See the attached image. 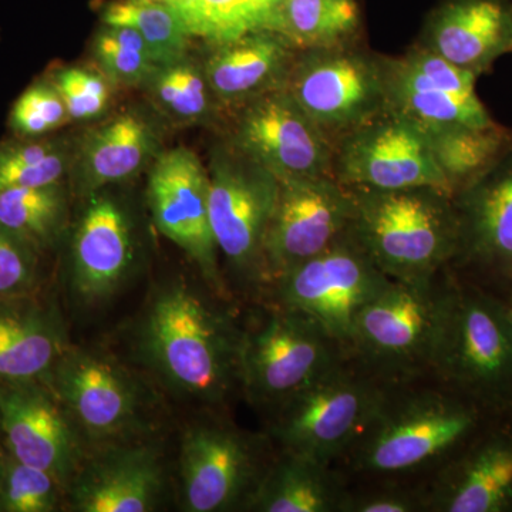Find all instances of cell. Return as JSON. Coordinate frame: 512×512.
<instances>
[{"instance_id": "cell-44", "label": "cell", "mask_w": 512, "mask_h": 512, "mask_svg": "<svg viewBox=\"0 0 512 512\" xmlns=\"http://www.w3.org/2000/svg\"><path fill=\"white\" fill-rule=\"evenodd\" d=\"M508 416H510V417H511V419H512V409H511V412H510V413H508Z\"/></svg>"}, {"instance_id": "cell-15", "label": "cell", "mask_w": 512, "mask_h": 512, "mask_svg": "<svg viewBox=\"0 0 512 512\" xmlns=\"http://www.w3.org/2000/svg\"><path fill=\"white\" fill-rule=\"evenodd\" d=\"M387 110L423 130L487 126L494 119L478 97V77L416 45L402 56L384 57Z\"/></svg>"}, {"instance_id": "cell-6", "label": "cell", "mask_w": 512, "mask_h": 512, "mask_svg": "<svg viewBox=\"0 0 512 512\" xmlns=\"http://www.w3.org/2000/svg\"><path fill=\"white\" fill-rule=\"evenodd\" d=\"M392 384L350 356L279 407L276 436L288 453L328 464L345 460Z\"/></svg>"}, {"instance_id": "cell-3", "label": "cell", "mask_w": 512, "mask_h": 512, "mask_svg": "<svg viewBox=\"0 0 512 512\" xmlns=\"http://www.w3.org/2000/svg\"><path fill=\"white\" fill-rule=\"evenodd\" d=\"M456 288L451 268L426 281H392L357 316L349 355L387 383L431 376Z\"/></svg>"}, {"instance_id": "cell-38", "label": "cell", "mask_w": 512, "mask_h": 512, "mask_svg": "<svg viewBox=\"0 0 512 512\" xmlns=\"http://www.w3.org/2000/svg\"><path fill=\"white\" fill-rule=\"evenodd\" d=\"M56 478L42 468L13 463L0 478L3 511L49 512L56 507Z\"/></svg>"}, {"instance_id": "cell-28", "label": "cell", "mask_w": 512, "mask_h": 512, "mask_svg": "<svg viewBox=\"0 0 512 512\" xmlns=\"http://www.w3.org/2000/svg\"><path fill=\"white\" fill-rule=\"evenodd\" d=\"M360 29L357 0H279L271 26L298 52L356 43Z\"/></svg>"}, {"instance_id": "cell-30", "label": "cell", "mask_w": 512, "mask_h": 512, "mask_svg": "<svg viewBox=\"0 0 512 512\" xmlns=\"http://www.w3.org/2000/svg\"><path fill=\"white\" fill-rule=\"evenodd\" d=\"M191 37L210 45L271 30L279 0H168Z\"/></svg>"}, {"instance_id": "cell-35", "label": "cell", "mask_w": 512, "mask_h": 512, "mask_svg": "<svg viewBox=\"0 0 512 512\" xmlns=\"http://www.w3.org/2000/svg\"><path fill=\"white\" fill-rule=\"evenodd\" d=\"M96 66L116 87L146 86L160 64L136 30L101 23L93 40Z\"/></svg>"}, {"instance_id": "cell-21", "label": "cell", "mask_w": 512, "mask_h": 512, "mask_svg": "<svg viewBox=\"0 0 512 512\" xmlns=\"http://www.w3.org/2000/svg\"><path fill=\"white\" fill-rule=\"evenodd\" d=\"M211 46L205 76L218 104L234 110L285 87L299 53L268 29Z\"/></svg>"}, {"instance_id": "cell-40", "label": "cell", "mask_w": 512, "mask_h": 512, "mask_svg": "<svg viewBox=\"0 0 512 512\" xmlns=\"http://www.w3.org/2000/svg\"><path fill=\"white\" fill-rule=\"evenodd\" d=\"M426 511L424 490L384 487L349 490L343 512H416Z\"/></svg>"}, {"instance_id": "cell-13", "label": "cell", "mask_w": 512, "mask_h": 512, "mask_svg": "<svg viewBox=\"0 0 512 512\" xmlns=\"http://www.w3.org/2000/svg\"><path fill=\"white\" fill-rule=\"evenodd\" d=\"M453 202L458 247L451 271L503 296L512 286V147Z\"/></svg>"}, {"instance_id": "cell-5", "label": "cell", "mask_w": 512, "mask_h": 512, "mask_svg": "<svg viewBox=\"0 0 512 512\" xmlns=\"http://www.w3.org/2000/svg\"><path fill=\"white\" fill-rule=\"evenodd\" d=\"M491 416L512 409V325L493 292L456 275L431 376Z\"/></svg>"}, {"instance_id": "cell-10", "label": "cell", "mask_w": 512, "mask_h": 512, "mask_svg": "<svg viewBox=\"0 0 512 512\" xmlns=\"http://www.w3.org/2000/svg\"><path fill=\"white\" fill-rule=\"evenodd\" d=\"M392 281L349 229L328 249L278 279L274 291L279 305L315 320L349 352L357 316Z\"/></svg>"}, {"instance_id": "cell-43", "label": "cell", "mask_w": 512, "mask_h": 512, "mask_svg": "<svg viewBox=\"0 0 512 512\" xmlns=\"http://www.w3.org/2000/svg\"><path fill=\"white\" fill-rule=\"evenodd\" d=\"M3 510V505H2V491H0V511Z\"/></svg>"}, {"instance_id": "cell-23", "label": "cell", "mask_w": 512, "mask_h": 512, "mask_svg": "<svg viewBox=\"0 0 512 512\" xmlns=\"http://www.w3.org/2000/svg\"><path fill=\"white\" fill-rule=\"evenodd\" d=\"M57 390L76 420L94 436L123 433L137 414L133 386L107 360L74 353L57 366Z\"/></svg>"}, {"instance_id": "cell-17", "label": "cell", "mask_w": 512, "mask_h": 512, "mask_svg": "<svg viewBox=\"0 0 512 512\" xmlns=\"http://www.w3.org/2000/svg\"><path fill=\"white\" fill-rule=\"evenodd\" d=\"M426 511L512 512V419L495 417L436 470Z\"/></svg>"}, {"instance_id": "cell-25", "label": "cell", "mask_w": 512, "mask_h": 512, "mask_svg": "<svg viewBox=\"0 0 512 512\" xmlns=\"http://www.w3.org/2000/svg\"><path fill=\"white\" fill-rule=\"evenodd\" d=\"M157 138L153 127L137 111H124L90 131L74 153L72 170L84 191L136 175L154 156Z\"/></svg>"}, {"instance_id": "cell-39", "label": "cell", "mask_w": 512, "mask_h": 512, "mask_svg": "<svg viewBox=\"0 0 512 512\" xmlns=\"http://www.w3.org/2000/svg\"><path fill=\"white\" fill-rule=\"evenodd\" d=\"M36 252L0 225V298H20L33 288Z\"/></svg>"}, {"instance_id": "cell-8", "label": "cell", "mask_w": 512, "mask_h": 512, "mask_svg": "<svg viewBox=\"0 0 512 512\" xmlns=\"http://www.w3.org/2000/svg\"><path fill=\"white\" fill-rule=\"evenodd\" d=\"M284 89L336 143L387 110L384 56L356 43L305 50Z\"/></svg>"}, {"instance_id": "cell-20", "label": "cell", "mask_w": 512, "mask_h": 512, "mask_svg": "<svg viewBox=\"0 0 512 512\" xmlns=\"http://www.w3.org/2000/svg\"><path fill=\"white\" fill-rule=\"evenodd\" d=\"M0 426L13 458L57 481L73 466L74 441L52 397L30 382L0 383Z\"/></svg>"}, {"instance_id": "cell-29", "label": "cell", "mask_w": 512, "mask_h": 512, "mask_svg": "<svg viewBox=\"0 0 512 512\" xmlns=\"http://www.w3.org/2000/svg\"><path fill=\"white\" fill-rule=\"evenodd\" d=\"M451 194L493 167L512 147V130L498 123L424 130Z\"/></svg>"}, {"instance_id": "cell-42", "label": "cell", "mask_w": 512, "mask_h": 512, "mask_svg": "<svg viewBox=\"0 0 512 512\" xmlns=\"http://www.w3.org/2000/svg\"><path fill=\"white\" fill-rule=\"evenodd\" d=\"M136 2H168V0H136Z\"/></svg>"}, {"instance_id": "cell-34", "label": "cell", "mask_w": 512, "mask_h": 512, "mask_svg": "<svg viewBox=\"0 0 512 512\" xmlns=\"http://www.w3.org/2000/svg\"><path fill=\"white\" fill-rule=\"evenodd\" d=\"M64 214L63 184L0 191V225L36 251L55 242Z\"/></svg>"}, {"instance_id": "cell-11", "label": "cell", "mask_w": 512, "mask_h": 512, "mask_svg": "<svg viewBox=\"0 0 512 512\" xmlns=\"http://www.w3.org/2000/svg\"><path fill=\"white\" fill-rule=\"evenodd\" d=\"M332 175L349 188L437 187L451 192L431 154L426 131L392 110L336 141Z\"/></svg>"}, {"instance_id": "cell-16", "label": "cell", "mask_w": 512, "mask_h": 512, "mask_svg": "<svg viewBox=\"0 0 512 512\" xmlns=\"http://www.w3.org/2000/svg\"><path fill=\"white\" fill-rule=\"evenodd\" d=\"M148 205L158 231L183 249L215 286L221 285L210 218V174L187 147L164 151L148 175Z\"/></svg>"}, {"instance_id": "cell-14", "label": "cell", "mask_w": 512, "mask_h": 512, "mask_svg": "<svg viewBox=\"0 0 512 512\" xmlns=\"http://www.w3.org/2000/svg\"><path fill=\"white\" fill-rule=\"evenodd\" d=\"M235 111L229 141L279 181L333 177L335 141L306 116L284 87Z\"/></svg>"}, {"instance_id": "cell-36", "label": "cell", "mask_w": 512, "mask_h": 512, "mask_svg": "<svg viewBox=\"0 0 512 512\" xmlns=\"http://www.w3.org/2000/svg\"><path fill=\"white\" fill-rule=\"evenodd\" d=\"M70 121L55 84L43 76L20 93L10 109L8 124L15 138H39L52 136Z\"/></svg>"}, {"instance_id": "cell-7", "label": "cell", "mask_w": 512, "mask_h": 512, "mask_svg": "<svg viewBox=\"0 0 512 512\" xmlns=\"http://www.w3.org/2000/svg\"><path fill=\"white\" fill-rule=\"evenodd\" d=\"M348 357L319 323L278 303L242 333L239 383L255 402L279 409Z\"/></svg>"}, {"instance_id": "cell-37", "label": "cell", "mask_w": 512, "mask_h": 512, "mask_svg": "<svg viewBox=\"0 0 512 512\" xmlns=\"http://www.w3.org/2000/svg\"><path fill=\"white\" fill-rule=\"evenodd\" d=\"M72 121H92L110 107L114 84L99 67L64 66L47 73Z\"/></svg>"}, {"instance_id": "cell-19", "label": "cell", "mask_w": 512, "mask_h": 512, "mask_svg": "<svg viewBox=\"0 0 512 512\" xmlns=\"http://www.w3.org/2000/svg\"><path fill=\"white\" fill-rule=\"evenodd\" d=\"M419 45L480 77L512 52V0H444Z\"/></svg>"}, {"instance_id": "cell-32", "label": "cell", "mask_w": 512, "mask_h": 512, "mask_svg": "<svg viewBox=\"0 0 512 512\" xmlns=\"http://www.w3.org/2000/svg\"><path fill=\"white\" fill-rule=\"evenodd\" d=\"M154 107L181 126L204 124L220 106L204 72V64L190 56L160 66L146 84Z\"/></svg>"}, {"instance_id": "cell-24", "label": "cell", "mask_w": 512, "mask_h": 512, "mask_svg": "<svg viewBox=\"0 0 512 512\" xmlns=\"http://www.w3.org/2000/svg\"><path fill=\"white\" fill-rule=\"evenodd\" d=\"M161 490L157 454L134 448L90 467L76 485L74 507L83 512H146L154 510Z\"/></svg>"}, {"instance_id": "cell-18", "label": "cell", "mask_w": 512, "mask_h": 512, "mask_svg": "<svg viewBox=\"0 0 512 512\" xmlns=\"http://www.w3.org/2000/svg\"><path fill=\"white\" fill-rule=\"evenodd\" d=\"M265 470L235 431L200 427L187 434L181 456L185 507L192 512L229 510L248 503Z\"/></svg>"}, {"instance_id": "cell-12", "label": "cell", "mask_w": 512, "mask_h": 512, "mask_svg": "<svg viewBox=\"0 0 512 512\" xmlns=\"http://www.w3.org/2000/svg\"><path fill=\"white\" fill-rule=\"evenodd\" d=\"M355 201L330 175L279 181L264 241L265 279L274 285L349 231Z\"/></svg>"}, {"instance_id": "cell-26", "label": "cell", "mask_w": 512, "mask_h": 512, "mask_svg": "<svg viewBox=\"0 0 512 512\" xmlns=\"http://www.w3.org/2000/svg\"><path fill=\"white\" fill-rule=\"evenodd\" d=\"M349 488L333 464L285 451L247 503L262 512H343Z\"/></svg>"}, {"instance_id": "cell-22", "label": "cell", "mask_w": 512, "mask_h": 512, "mask_svg": "<svg viewBox=\"0 0 512 512\" xmlns=\"http://www.w3.org/2000/svg\"><path fill=\"white\" fill-rule=\"evenodd\" d=\"M73 281L90 301L116 291L133 261L130 222L109 195L93 192L73 238Z\"/></svg>"}, {"instance_id": "cell-9", "label": "cell", "mask_w": 512, "mask_h": 512, "mask_svg": "<svg viewBox=\"0 0 512 512\" xmlns=\"http://www.w3.org/2000/svg\"><path fill=\"white\" fill-rule=\"evenodd\" d=\"M210 218L218 251L241 278L264 284V241L279 180L229 141L212 153Z\"/></svg>"}, {"instance_id": "cell-41", "label": "cell", "mask_w": 512, "mask_h": 512, "mask_svg": "<svg viewBox=\"0 0 512 512\" xmlns=\"http://www.w3.org/2000/svg\"><path fill=\"white\" fill-rule=\"evenodd\" d=\"M501 301H503L505 313H507V318L510 320L512 325V286L508 289L507 292L504 293L503 296H500Z\"/></svg>"}, {"instance_id": "cell-33", "label": "cell", "mask_w": 512, "mask_h": 512, "mask_svg": "<svg viewBox=\"0 0 512 512\" xmlns=\"http://www.w3.org/2000/svg\"><path fill=\"white\" fill-rule=\"evenodd\" d=\"M101 23L136 30L160 66L188 56L192 37L168 2L114 0L101 12Z\"/></svg>"}, {"instance_id": "cell-2", "label": "cell", "mask_w": 512, "mask_h": 512, "mask_svg": "<svg viewBox=\"0 0 512 512\" xmlns=\"http://www.w3.org/2000/svg\"><path fill=\"white\" fill-rule=\"evenodd\" d=\"M350 190L355 201L350 232L387 278L426 281L451 268L458 247L451 192L437 187Z\"/></svg>"}, {"instance_id": "cell-1", "label": "cell", "mask_w": 512, "mask_h": 512, "mask_svg": "<svg viewBox=\"0 0 512 512\" xmlns=\"http://www.w3.org/2000/svg\"><path fill=\"white\" fill-rule=\"evenodd\" d=\"M420 380V379H419ZM394 383L345 461L367 477H403L450 460L498 416L434 380Z\"/></svg>"}, {"instance_id": "cell-31", "label": "cell", "mask_w": 512, "mask_h": 512, "mask_svg": "<svg viewBox=\"0 0 512 512\" xmlns=\"http://www.w3.org/2000/svg\"><path fill=\"white\" fill-rule=\"evenodd\" d=\"M74 153L72 141L55 134L0 141V191L63 184Z\"/></svg>"}, {"instance_id": "cell-4", "label": "cell", "mask_w": 512, "mask_h": 512, "mask_svg": "<svg viewBox=\"0 0 512 512\" xmlns=\"http://www.w3.org/2000/svg\"><path fill=\"white\" fill-rule=\"evenodd\" d=\"M144 336L160 372L198 399L218 402L239 382L242 333L185 286L157 296Z\"/></svg>"}, {"instance_id": "cell-27", "label": "cell", "mask_w": 512, "mask_h": 512, "mask_svg": "<svg viewBox=\"0 0 512 512\" xmlns=\"http://www.w3.org/2000/svg\"><path fill=\"white\" fill-rule=\"evenodd\" d=\"M60 340L45 313L32 306L0 308V383L30 382L53 365Z\"/></svg>"}]
</instances>
